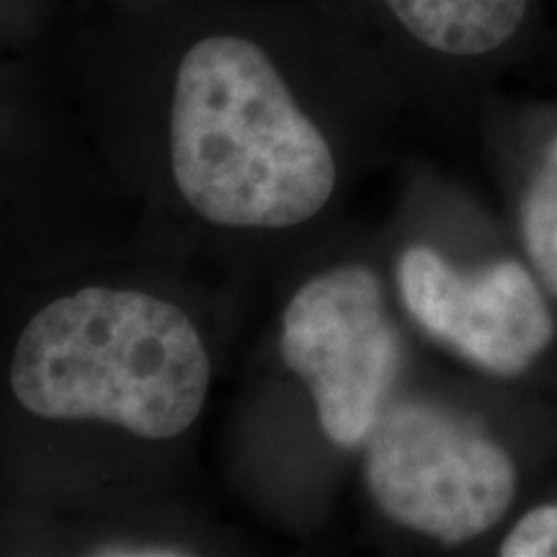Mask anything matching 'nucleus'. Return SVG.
I'll use <instances>...</instances> for the list:
<instances>
[{"label": "nucleus", "instance_id": "39448f33", "mask_svg": "<svg viewBox=\"0 0 557 557\" xmlns=\"http://www.w3.org/2000/svg\"><path fill=\"white\" fill-rule=\"evenodd\" d=\"M398 292L431 338L496 377L524 374L555 338L545 292L519 261L465 274L434 248L410 246L398 261Z\"/></svg>", "mask_w": 557, "mask_h": 557}, {"label": "nucleus", "instance_id": "7ed1b4c3", "mask_svg": "<svg viewBox=\"0 0 557 557\" xmlns=\"http://www.w3.org/2000/svg\"><path fill=\"white\" fill-rule=\"evenodd\" d=\"M364 483L389 521L457 547L504 521L519 472L468 418L434 403L393 400L364 442Z\"/></svg>", "mask_w": 557, "mask_h": 557}, {"label": "nucleus", "instance_id": "f03ea898", "mask_svg": "<svg viewBox=\"0 0 557 557\" xmlns=\"http://www.w3.org/2000/svg\"><path fill=\"white\" fill-rule=\"evenodd\" d=\"M9 385L41 421L107 423L169 442L199 421L212 359L194 320L171 299L94 284L26 320Z\"/></svg>", "mask_w": 557, "mask_h": 557}, {"label": "nucleus", "instance_id": "f257e3e1", "mask_svg": "<svg viewBox=\"0 0 557 557\" xmlns=\"http://www.w3.org/2000/svg\"><path fill=\"white\" fill-rule=\"evenodd\" d=\"M169 158L186 207L225 230L305 225L338 184L329 139L269 54L230 34L197 41L181 60Z\"/></svg>", "mask_w": 557, "mask_h": 557}, {"label": "nucleus", "instance_id": "6e6552de", "mask_svg": "<svg viewBox=\"0 0 557 557\" xmlns=\"http://www.w3.org/2000/svg\"><path fill=\"white\" fill-rule=\"evenodd\" d=\"M504 557H557V504L532 508L500 542Z\"/></svg>", "mask_w": 557, "mask_h": 557}, {"label": "nucleus", "instance_id": "20e7f679", "mask_svg": "<svg viewBox=\"0 0 557 557\" xmlns=\"http://www.w3.org/2000/svg\"><path fill=\"white\" fill-rule=\"evenodd\" d=\"M278 351L308 387L323 434L341 449L364 447L403 369L380 276L341 263L308 278L282 312Z\"/></svg>", "mask_w": 557, "mask_h": 557}, {"label": "nucleus", "instance_id": "0eeeda50", "mask_svg": "<svg viewBox=\"0 0 557 557\" xmlns=\"http://www.w3.org/2000/svg\"><path fill=\"white\" fill-rule=\"evenodd\" d=\"M521 243L537 276L557 297V135L542 152L519 209Z\"/></svg>", "mask_w": 557, "mask_h": 557}, {"label": "nucleus", "instance_id": "423d86ee", "mask_svg": "<svg viewBox=\"0 0 557 557\" xmlns=\"http://www.w3.org/2000/svg\"><path fill=\"white\" fill-rule=\"evenodd\" d=\"M421 45L475 58L504 47L524 24L529 0H385Z\"/></svg>", "mask_w": 557, "mask_h": 557}, {"label": "nucleus", "instance_id": "1a4fd4ad", "mask_svg": "<svg viewBox=\"0 0 557 557\" xmlns=\"http://www.w3.org/2000/svg\"><path fill=\"white\" fill-rule=\"evenodd\" d=\"M90 555L99 557H186L194 549L184 545H171V542H107L96 545Z\"/></svg>", "mask_w": 557, "mask_h": 557}]
</instances>
